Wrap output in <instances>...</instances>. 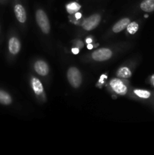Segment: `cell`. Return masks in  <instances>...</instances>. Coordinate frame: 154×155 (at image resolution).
Returning <instances> with one entry per match:
<instances>
[{
  "label": "cell",
  "instance_id": "obj_1",
  "mask_svg": "<svg viewBox=\"0 0 154 155\" xmlns=\"http://www.w3.org/2000/svg\"><path fill=\"white\" fill-rule=\"evenodd\" d=\"M36 18L39 27L42 31L45 34H48L50 31V24L47 15L43 10H38L36 14Z\"/></svg>",
  "mask_w": 154,
  "mask_h": 155
},
{
  "label": "cell",
  "instance_id": "obj_2",
  "mask_svg": "<svg viewBox=\"0 0 154 155\" xmlns=\"http://www.w3.org/2000/svg\"><path fill=\"white\" fill-rule=\"evenodd\" d=\"M67 79L71 86L74 88L79 87L82 80L81 73L75 68H70L68 70Z\"/></svg>",
  "mask_w": 154,
  "mask_h": 155
},
{
  "label": "cell",
  "instance_id": "obj_3",
  "mask_svg": "<svg viewBox=\"0 0 154 155\" xmlns=\"http://www.w3.org/2000/svg\"><path fill=\"white\" fill-rule=\"evenodd\" d=\"M101 17L100 15L96 14V15H91V16L86 18L82 24L83 28L85 30H88V31L89 30H94V29L98 27L100 21H101Z\"/></svg>",
  "mask_w": 154,
  "mask_h": 155
},
{
  "label": "cell",
  "instance_id": "obj_4",
  "mask_svg": "<svg viewBox=\"0 0 154 155\" xmlns=\"http://www.w3.org/2000/svg\"><path fill=\"white\" fill-rule=\"evenodd\" d=\"M112 51L109 48H103L97 50L92 53V58L97 61H104L110 59L112 57Z\"/></svg>",
  "mask_w": 154,
  "mask_h": 155
},
{
  "label": "cell",
  "instance_id": "obj_5",
  "mask_svg": "<svg viewBox=\"0 0 154 155\" xmlns=\"http://www.w3.org/2000/svg\"><path fill=\"white\" fill-rule=\"evenodd\" d=\"M110 86L116 93L124 95L127 93V87L119 79H113L110 83Z\"/></svg>",
  "mask_w": 154,
  "mask_h": 155
},
{
  "label": "cell",
  "instance_id": "obj_6",
  "mask_svg": "<svg viewBox=\"0 0 154 155\" xmlns=\"http://www.w3.org/2000/svg\"><path fill=\"white\" fill-rule=\"evenodd\" d=\"M34 68L36 72L41 76H47L49 72V68L48 64L43 61H37L35 63Z\"/></svg>",
  "mask_w": 154,
  "mask_h": 155
},
{
  "label": "cell",
  "instance_id": "obj_7",
  "mask_svg": "<svg viewBox=\"0 0 154 155\" xmlns=\"http://www.w3.org/2000/svg\"><path fill=\"white\" fill-rule=\"evenodd\" d=\"M14 13L17 19L21 23H24L27 20V14L22 5L16 4L14 5Z\"/></svg>",
  "mask_w": 154,
  "mask_h": 155
},
{
  "label": "cell",
  "instance_id": "obj_8",
  "mask_svg": "<svg viewBox=\"0 0 154 155\" xmlns=\"http://www.w3.org/2000/svg\"><path fill=\"white\" fill-rule=\"evenodd\" d=\"M8 49L12 54H17L19 52L21 49V43L17 38H11L8 42Z\"/></svg>",
  "mask_w": 154,
  "mask_h": 155
},
{
  "label": "cell",
  "instance_id": "obj_9",
  "mask_svg": "<svg viewBox=\"0 0 154 155\" xmlns=\"http://www.w3.org/2000/svg\"><path fill=\"white\" fill-rule=\"evenodd\" d=\"M140 8L143 12L151 13L154 12V0H143L140 4Z\"/></svg>",
  "mask_w": 154,
  "mask_h": 155
},
{
  "label": "cell",
  "instance_id": "obj_10",
  "mask_svg": "<svg viewBox=\"0 0 154 155\" xmlns=\"http://www.w3.org/2000/svg\"><path fill=\"white\" fill-rule=\"evenodd\" d=\"M131 22L130 20L128 18H123V19L120 20L119 21H118L113 27V31L114 33H119L122 30H123L124 29L126 28L128 24Z\"/></svg>",
  "mask_w": 154,
  "mask_h": 155
},
{
  "label": "cell",
  "instance_id": "obj_11",
  "mask_svg": "<svg viewBox=\"0 0 154 155\" xmlns=\"http://www.w3.org/2000/svg\"><path fill=\"white\" fill-rule=\"evenodd\" d=\"M32 87L36 95H41L43 92V86L40 80L37 78L32 79Z\"/></svg>",
  "mask_w": 154,
  "mask_h": 155
},
{
  "label": "cell",
  "instance_id": "obj_12",
  "mask_svg": "<svg viewBox=\"0 0 154 155\" xmlns=\"http://www.w3.org/2000/svg\"><path fill=\"white\" fill-rule=\"evenodd\" d=\"M134 93L139 98L145 100L149 99L152 96L151 92L148 90H145V89H134Z\"/></svg>",
  "mask_w": 154,
  "mask_h": 155
},
{
  "label": "cell",
  "instance_id": "obj_13",
  "mask_svg": "<svg viewBox=\"0 0 154 155\" xmlns=\"http://www.w3.org/2000/svg\"><path fill=\"white\" fill-rule=\"evenodd\" d=\"M11 101V98L8 93L5 91L0 90V103L1 104L8 105V104H10Z\"/></svg>",
  "mask_w": 154,
  "mask_h": 155
},
{
  "label": "cell",
  "instance_id": "obj_14",
  "mask_svg": "<svg viewBox=\"0 0 154 155\" xmlns=\"http://www.w3.org/2000/svg\"><path fill=\"white\" fill-rule=\"evenodd\" d=\"M116 76L121 78H129L131 77V71L126 67H123L117 71Z\"/></svg>",
  "mask_w": 154,
  "mask_h": 155
},
{
  "label": "cell",
  "instance_id": "obj_15",
  "mask_svg": "<svg viewBox=\"0 0 154 155\" xmlns=\"http://www.w3.org/2000/svg\"><path fill=\"white\" fill-rule=\"evenodd\" d=\"M80 8H81V5L79 4H78L77 2H72L66 5V11L70 15L76 13L79 10Z\"/></svg>",
  "mask_w": 154,
  "mask_h": 155
},
{
  "label": "cell",
  "instance_id": "obj_16",
  "mask_svg": "<svg viewBox=\"0 0 154 155\" xmlns=\"http://www.w3.org/2000/svg\"><path fill=\"white\" fill-rule=\"evenodd\" d=\"M126 28H127V30H128V33H129L130 34L133 35V34H134V33H137V31L138 30L139 24H137L136 21L130 22L129 24H128V26H127Z\"/></svg>",
  "mask_w": 154,
  "mask_h": 155
},
{
  "label": "cell",
  "instance_id": "obj_17",
  "mask_svg": "<svg viewBox=\"0 0 154 155\" xmlns=\"http://www.w3.org/2000/svg\"><path fill=\"white\" fill-rule=\"evenodd\" d=\"M72 51L73 54H77L79 53V48H72Z\"/></svg>",
  "mask_w": 154,
  "mask_h": 155
},
{
  "label": "cell",
  "instance_id": "obj_18",
  "mask_svg": "<svg viewBox=\"0 0 154 155\" xmlns=\"http://www.w3.org/2000/svg\"><path fill=\"white\" fill-rule=\"evenodd\" d=\"M75 18H76V19H79V18H82V14L77 12L76 13H75Z\"/></svg>",
  "mask_w": 154,
  "mask_h": 155
},
{
  "label": "cell",
  "instance_id": "obj_19",
  "mask_svg": "<svg viewBox=\"0 0 154 155\" xmlns=\"http://www.w3.org/2000/svg\"><path fill=\"white\" fill-rule=\"evenodd\" d=\"M150 83H152V85L153 86V87H154V74L150 77Z\"/></svg>",
  "mask_w": 154,
  "mask_h": 155
},
{
  "label": "cell",
  "instance_id": "obj_20",
  "mask_svg": "<svg viewBox=\"0 0 154 155\" xmlns=\"http://www.w3.org/2000/svg\"><path fill=\"white\" fill-rule=\"evenodd\" d=\"M104 78H107V77H106L105 75H102V76H101V79H100V83H103V80H104Z\"/></svg>",
  "mask_w": 154,
  "mask_h": 155
},
{
  "label": "cell",
  "instance_id": "obj_21",
  "mask_svg": "<svg viewBox=\"0 0 154 155\" xmlns=\"http://www.w3.org/2000/svg\"><path fill=\"white\" fill-rule=\"evenodd\" d=\"M91 42H92V39H91V38H88V39H86V42H87L88 44L91 43Z\"/></svg>",
  "mask_w": 154,
  "mask_h": 155
},
{
  "label": "cell",
  "instance_id": "obj_22",
  "mask_svg": "<svg viewBox=\"0 0 154 155\" xmlns=\"http://www.w3.org/2000/svg\"><path fill=\"white\" fill-rule=\"evenodd\" d=\"M87 47H88V49H91V48H93V45H92L91 43H89V44H88Z\"/></svg>",
  "mask_w": 154,
  "mask_h": 155
}]
</instances>
